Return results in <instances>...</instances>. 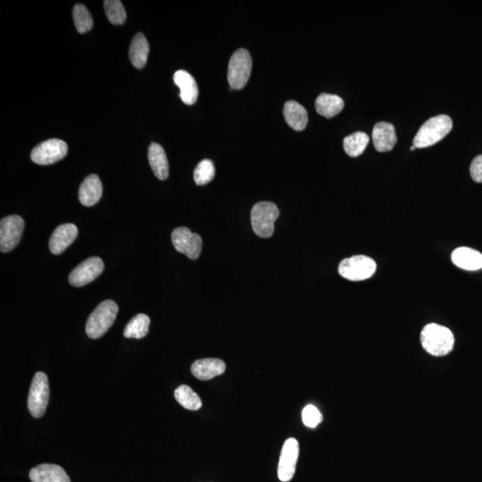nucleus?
<instances>
[{
	"label": "nucleus",
	"instance_id": "1",
	"mask_svg": "<svg viewBox=\"0 0 482 482\" xmlns=\"http://www.w3.org/2000/svg\"><path fill=\"white\" fill-rule=\"evenodd\" d=\"M421 343L426 352L434 356L448 355L454 348L451 330L437 323L427 324L421 333Z\"/></svg>",
	"mask_w": 482,
	"mask_h": 482
},
{
	"label": "nucleus",
	"instance_id": "2",
	"mask_svg": "<svg viewBox=\"0 0 482 482\" xmlns=\"http://www.w3.org/2000/svg\"><path fill=\"white\" fill-rule=\"evenodd\" d=\"M453 127V122L448 115H439L430 118L418 131L414 138V146L416 149H423L438 143L444 139Z\"/></svg>",
	"mask_w": 482,
	"mask_h": 482
},
{
	"label": "nucleus",
	"instance_id": "3",
	"mask_svg": "<svg viewBox=\"0 0 482 482\" xmlns=\"http://www.w3.org/2000/svg\"><path fill=\"white\" fill-rule=\"evenodd\" d=\"M118 305L112 300L102 302L92 312L86 323V333L91 339H96L105 335L117 319Z\"/></svg>",
	"mask_w": 482,
	"mask_h": 482
},
{
	"label": "nucleus",
	"instance_id": "4",
	"mask_svg": "<svg viewBox=\"0 0 482 482\" xmlns=\"http://www.w3.org/2000/svg\"><path fill=\"white\" fill-rule=\"evenodd\" d=\"M279 215L277 205L271 202H259L254 205L251 211L254 233L263 239L271 237L275 233V223Z\"/></svg>",
	"mask_w": 482,
	"mask_h": 482
},
{
	"label": "nucleus",
	"instance_id": "5",
	"mask_svg": "<svg viewBox=\"0 0 482 482\" xmlns=\"http://www.w3.org/2000/svg\"><path fill=\"white\" fill-rule=\"evenodd\" d=\"M251 70V56L245 48H240L231 56L228 66V82L231 89H243L249 82Z\"/></svg>",
	"mask_w": 482,
	"mask_h": 482
},
{
	"label": "nucleus",
	"instance_id": "6",
	"mask_svg": "<svg viewBox=\"0 0 482 482\" xmlns=\"http://www.w3.org/2000/svg\"><path fill=\"white\" fill-rule=\"evenodd\" d=\"M377 269L374 259L366 256H355L340 262L339 273L343 278L352 282L365 281L371 278Z\"/></svg>",
	"mask_w": 482,
	"mask_h": 482
},
{
	"label": "nucleus",
	"instance_id": "7",
	"mask_svg": "<svg viewBox=\"0 0 482 482\" xmlns=\"http://www.w3.org/2000/svg\"><path fill=\"white\" fill-rule=\"evenodd\" d=\"M50 400L48 376L38 372L32 380L28 396V409L34 418H41L46 412Z\"/></svg>",
	"mask_w": 482,
	"mask_h": 482
},
{
	"label": "nucleus",
	"instance_id": "8",
	"mask_svg": "<svg viewBox=\"0 0 482 482\" xmlns=\"http://www.w3.org/2000/svg\"><path fill=\"white\" fill-rule=\"evenodd\" d=\"M68 146L64 140L50 139L38 144L32 149L31 159L40 166L52 165L67 155Z\"/></svg>",
	"mask_w": 482,
	"mask_h": 482
},
{
	"label": "nucleus",
	"instance_id": "9",
	"mask_svg": "<svg viewBox=\"0 0 482 482\" xmlns=\"http://www.w3.org/2000/svg\"><path fill=\"white\" fill-rule=\"evenodd\" d=\"M24 221L19 215H9L0 221V250L10 252L20 242Z\"/></svg>",
	"mask_w": 482,
	"mask_h": 482
},
{
	"label": "nucleus",
	"instance_id": "10",
	"mask_svg": "<svg viewBox=\"0 0 482 482\" xmlns=\"http://www.w3.org/2000/svg\"><path fill=\"white\" fill-rule=\"evenodd\" d=\"M172 242L177 251L189 259H198L202 251V239L186 227L176 228L172 233Z\"/></svg>",
	"mask_w": 482,
	"mask_h": 482
},
{
	"label": "nucleus",
	"instance_id": "11",
	"mask_svg": "<svg viewBox=\"0 0 482 482\" xmlns=\"http://www.w3.org/2000/svg\"><path fill=\"white\" fill-rule=\"evenodd\" d=\"M105 265L98 256L89 257L80 263L69 275L70 284L73 287H82L94 282L104 271Z\"/></svg>",
	"mask_w": 482,
	"mask_h": 482
},
{
	"label": "nucleus",
	"instance_id": "12",
	"mask_svg": "<svg viewBox=\"0 0 482 482\" xmlns=\"http://www.w3.org/2000/svg\"><path fill=\"white\" fill-rule=\"evenodd\" d=\"M300 455V444L294 438L286 440L282 446L278 465V477L279 481L288 482L293 478L295 466Z\"/></svg>",
	"mask_w": 482,
	"mask_h": 482
},
{
	"label": "nucleus",
	"instance_id": "13",
	"mask_svg": "<svg viewBox=\"0 0 482 482\" xmlns=\"http://www.w3.org/2000/svg\"><path fill=\"white\" fill-rule=\"evenodd\" d=\"M77 236H78V229L75 224L59 225L50 238V244H48L50 252L54 255H60L67 247L72 245Z\"/></svg>",
	"mask_w": 482,
	"mask_h": 482
},
{
	"label": "nucleus",
	"instance_id": "14",
	"mask_svg": "<svg viewBox=\"0 0 482 482\" xmlns=\"http://www.w3.org/2000/svg\"><path fill=\"white\" fill-rule=\"evenodd\" d=\"M372 140L376 150L379 152H388L393 149L397 141L395 127L386 122L376 124L372 130Z\"/></svg>",
	"mask_w": 482,
	"mask_h": 482
},
{
	"label": "nucleus",
	"instance_id": "15",
	"mask_svg": "<svg viewBox=\"0 0 482 482\" xmlns=\"http://www.w3.org/2000/svg\"><path fill=\"white\" fill-rule=\"evenodd\" d=\"M226 365L223 360L218 358H205L197 360L191 366L192 374L201 381L211 380L217 376L224 374Z\"/></svg>",
	"mask_w": 482,
	"mask_h": 482
},
{
	"label": "nucleus",
	"instance_id": "16",
	"mask_svg": "<svg viewBox=\"0 0 482 482\" xmlns=\"http://www.w3.org/2000/svg\"><path fill=\"white\" fill-rule=\"evenodd\" d=\"M175 85L180 88V98L184 104L191 105L198 101V88L194 77L184 70H179L173 75Z\"/></svg>",
	"mask_w": 482,
	"mask_h": 482
},
{
	"label": "nucleus",
	"instance_id": "17",
	"mask_svg": "<svg viewBox=\"0 0 482 482\" xmlns=\"http://www.w3.org/2000/svg\"><path fill=\"white\" fill-rule=\"evenodd\" d=\"M32 482H71L68 475L59 465L43 464L30 471Z\"/></svg>",
	"mask_w": 482,
	"mask_h": 482
},
{
	"label": "nucleus",
	"instance_id": "18",
	"mask_svg": "<svg viewBox=\"0 0 482 482\" xmlns=\"http://www.w3.org/2000/svg\"><path fill=\"white\" fill-rule=\"evenodd\" d=\"M102 193V183L99 177L96 175H89L79 189L80 202L85 207H92L101 200Z\"/></svg>",
	"mask_w": 482,
	"mask_h": 482
},
{
	"label": "nucleus",
	"instance_id": "19",
	"mask_svg": "<svg viewBox=\"0 0 482 482\" xmlns=\"http://www.w3.org/2000/svg\"><path fill=\"white\" fill-rule=\"evenodd\" d=\"M452 262L466 271H477L482 268V254L470 247H458L451 256Z\"/></svg>",
	"mask_w": 482,
	"mask_h": 482
},
{
	"label": "nucleus",
	"instance_id": "20",
	"mask_svg": "<svg viewBox=\"0 0 482 482\" xmlns=\"http://www.w3.org/2000/svg\"><path fill=\"white\" fill-rule=\"evenodd\" d=\"M284 115L286 122L293 130L301 131L307 127V111L300 103L293 101L286 102Z\"/></svg>",
	"mask_w": 482,
	"mask_h": 482
},
{
	"label": "nucleus",
	"instance_id": "21",
	"mask_svg": "<svg viewBox=\"0 0 482 482\" xmlns=\"http://www.w3.org/2000/svg\"><path fill=\"white\" fill-rule=\"evenodd\" d=\"M149 161L151 169L159 180L167 179L169 175V163L165 149L161 145L151 143L149 147Z\"/></svg>",
	"mask_w": 482,
	"mask_h": 482
},
{
	"label": "nucleus",
	"instance_id": "22",
	"mask_svg": "<svg viewBox=\"0 0 482 482\" xmlns=\"http://www.w3.org/2000/svg\"><path fill=\"white\" fill-rule=\"evenodd\" d=\"M149 53V45L143 34L139 32L131 41L129 57L135 68L141 69L146 66Z\"/></svg>",
	"mask_w": 482,
	"mask_h": 482
},
{
	"label": "nucleus",
	"instance_id": "23",
	"mask_svg": "<svg viewBox=\"0 0 482 482\" xmlns=\"http://www.w3.org/2000/svg\"><path fill=\"white\" fill-rule=\"evenodd\" d=\"M344 108V101L340 96L321 93L316 101L318 114L326 118H332L339 114Z\"/></svg>",
	"mask_w": 482,
	"mask_h": 482
},
{
	"label": "nucleus",
	"instance_id": "24",
	"mask_svg": "<svg viewBox=\"0 0 482 482\" xmlns=\"http://www.w3.org/2000/svg\"><path fill=\"white\" fill-rule=\"evenodd\" d=\"M149 317L145 314H137L125 326L124 335L128 339H143L149 333Z\"/></svg>",
	"mask_w": 482,
	"mask_h": 482
},
{
	"label": "nucleus",
	"instance_id": "25",
	"mask_svg": "<svg viewBox=\"0 0 482 482\" xmlns=\"http://www.w3.org/2000/svg\"><path fill=\"white\" fill-rule=\"evenodd\" d=\"M370 138L363 131H356L346 137L343 141L344 149L349 156L356 157L362 155L367 147Z\"/></svg>",
	"mask_w": 482,
	"mask_h": 482
},
{
	"label": "nucleus",
	"instance_id": "26",
	"mask_svg": "<svg viewBox=\"0 0 482 482\" xmlns=\"http://www.w3.org/2000/svg\"><path fill=\"white\" fill-rule=\"evenodd\" d=\"M175 400L186 409L197 411L202 407L198 395L187 385H181L175 391Z\"/></svg>",
	"mask_w": 482,
	"mask_h": 482
},
{
	"label": "nucleus",
	"instance_id": "27",
	"mask_svg": "<svg viewBox=\"0 0 482 482\" xmlns=\"http://www.w3.org/2000/svg\"><path fill=\"white\" fill-rule=\"evenodd\" d=\"M73 22L80 34L91 31L93 27V19L91 13L85 5L77 4L73 11Z\"/></svg>",
	"mask_w": 482,
	"mask_h": 482
},
{
	"label": "nucleus",
	"instance_id": "28",
	"mask_svg": "<svg viewBox=\"0 0 482 482\" xmlns=\"http://www.w3.org/2000/svg\"><path fill=\"white\" fill-rule=\"evenodd\" d=\"M104 8L105 15L111 24L120 25L126 20V12L120 0H105Z\"/></svg>",
	"mask_w": 482,
	"mask_h": 482
},
{
	"label": "nucleus",
	"instance_id": "29",
	"mask_svg": "<svg viewBox=\"0 0 482 482\" xmlns=\"http://www.w3.org/2000/svg\"><path fill=\"white\" fill-rule=\"evenodd\" d=\"M214 175L215 169L213 162L211 160L205 159L196 167L194 181L199 186L205 185L214 179Z\"/></svg>",
	"mask_w": 482,
	"mask_h": 482
},
{
	"label": "nucleus",
	"instance_id": "30",
	"mask_svg": "<svg viewBox=\"0 0 482 482\" xmlns=\"http://www.w3.org/2000/svg\"><path fill=\"white\" fill-rule=\"evenodd\" d=\"M302 419H303L305 426L309 427V428H316L323 422V416L316 407L308 404L302 412Z\"/></svg>",
	"mask_w": 482,
	"mask_h": 482
},
{
	"label": "nucleus",
	"instance_id": "31",
	"mask_svg": "<svg viewBox=\"0 0 482 482\" xmlns=\"http://www.w3.org/2000/svg\"><path fill=\"white\" fill-rule=\"evenodd\" d=\"M470 173L475 182L482 183V155L478 156L472 160Z\"/></svg>",
	"mask_w": 482,
	"mask_h": 482
},
{
	"label": "nucleus",
	"instance_id": "32",
	"mask_svg": "<svg viewBox=\"0 0 482 482\" xmlns=\"http://www.w3.org/2000/svg\"><path fill=\"white\" fill-rule=\"evenodd\" d=\"M416 147L414 146L410 147V150H416Z\"/></svg>",
	"mask_w": 482,
	"mask_h": 482
}]
</instances>
